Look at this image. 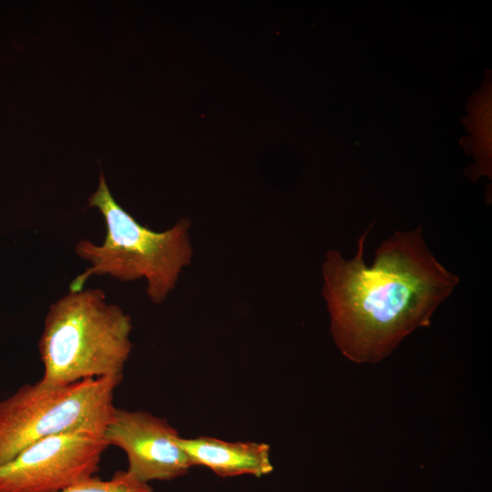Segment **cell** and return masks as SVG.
Returning <instances> with one entry per match:
<instances>
[{
    "mask_svg": "<svg viewBox=\"0 0 492 492\" xmlns=\"http://www.w3.org/2000/svg\"><path fill=\"white\" fill-rule=\"evenodd\" d=\"M178 445L192 466L208 467L222 477L251 475L256 477L272 472L271 447L266 443L226 441L212 436L177 438Z\"/></svg>",
    "mask_w": 492,
    "mask_h": 492,
    "instance_id": "52a82bcc",
    "label": "cell"
},
{
    "mask_svg": "<svg viewBox=\"0 0 492 492\" xmlns=\"http://www.w3.org/2000/svg\"><path fill=\"white\" fill-rule=\"evenodd\" d=\"M123 376L54 385L26 384L0 401V465L42 438L69 431L102 433Z\"/></svg>",
    "mask_w": 492,
    "mask_h": 492,
    "instance_id": "277c9868",
    "label": "cell"
},
{
    "mask_svg": "<svg viewBox=\"0 0 492 492\" xmlns=\"http://www.w3.org/2000/svg\"><path fill=\"white\" fill-rule=\"evenodd\" d=\"M90 207L101 213L107 232L100 245L88 240L76 245V253L90 266L72 280L69 292L81 291L94 275H110L121 282L143 278L149 299L155 304L162 303L191 261L190 220L180 219L163 231L140 224L118 204L102 170L97 188L88 198Z\"/></svg>",
    "mask_w": 492,
    "mask_h": 492,
    "instance_id": "7a4b0ae2",
    "label": "cell"
},
{
    "mask_svg": "<svg viewBox=\"0 0 492 492\" xmlns=\"http://www.w3.org/2000/svg\"><path fill=\"white\" fill-rule=\"evenodd\" d=\"M103 436L125 452L127 471L143 483L172 480L193 466L177 443L176 428L149 412L115 407Z\"/></svg>",
    "mask_w": 492,
    "mask_h": 492,
    "instance_id": "8992f818",
    "label": "cell"
},
{
    "mask_svg": "<svg viewBox=\"0 0 492 492\" xmlns=\"http://www.w3.org/2000/svg\"><path fill=\"white\" fill-rule=\"evenodd\" d=\"M58 492H153L152 487L138 480L127 470L118 471L109 479L93 477Z\"/></svg>",
    "mask_w": 492,
    "mask_h": 492,
    "instance_id": "ba28073f",
    "label": "cell"
},
{
    "mask_svg": "<svg viewBox=\"0 0 492 492\" xmlns=\"http://www.w3.org/2000/svg\"><path fill=\"white\" fill-rule=\"evenodd\" d=\"M370 229L351 260L328 251L323 295L337 347L355 363H377L431 318L458 283L428 249L422 226L396 231L382 242L372 266L364 261Z\"/></svg>",
    "mask_w": 492,
    "mask_h": 492,
    "instance_id": "6da1fadb",
    "label": "cell"
},
{
    "mask_svg": "<svg viewBox=\"0 0 492 492\" xmlns=\"http://www.w3.org/2000/svg\"><path fill=\"white\" fill-rule=\"evenodd\" d=\"M131 318L100 289L69 292L49 306L38 341L42 382L63 385L123 376L132 350Z\"/></svg>",
    "mask_w": 492,
    "mask_h": 492,
    "instance_id": "3957f363",
    "label": "cell"
},
{
    "mask_svg": "<svg viewBox=\"0 0 492 492\" xmlns=\"http://www.w3.org/2000/svg\"><path fill=\"white\" fill-rule=\"evenodd\" d=\"M109 446L102 433L76 430L27 446L0 465V492H58L95 477Z\"/></svg>",
    "mask_w": 492,
    "mask_h": 492,
    "instance_id": "5b68a950",
    "label": "cell"
}]
</instances>
